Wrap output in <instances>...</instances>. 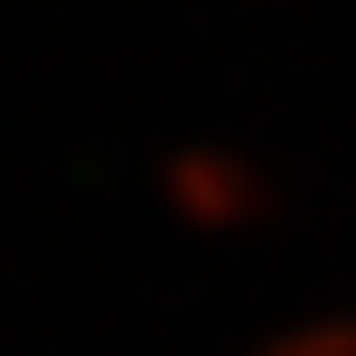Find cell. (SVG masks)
Returning a JSON list of instances; mask_svg holds the SVG:
<instances>
[{"instance_id": "obj_1", "label": "cell", "mask_w": 356, "mask_h": 356, "mask_svg": "<svg viewBox=\"0 0 356 356\" xmlns=\"http://www.w3.org/2000/svg\"><path fill=\"white\" fill-rule=\"evenodd\" d=\"M160 197L188 234H263L282 216L272 169L244 160V150H178V160H160Z\"/></svg>"}, {"instance_id": "obj_2", "label": "cell", "mask_w": 356, "mask_h": 356, "mask_svg": "<svg viewBox=\"0 0 356 356\" xmlns=\"http://www.w3.org/2000/svg\"><path fill=\"white\" fill-rule=\"evenodd\" d=\"M244 356H356V309H319V319H282L263 328Z\"/></svg>"}]
</instances>
